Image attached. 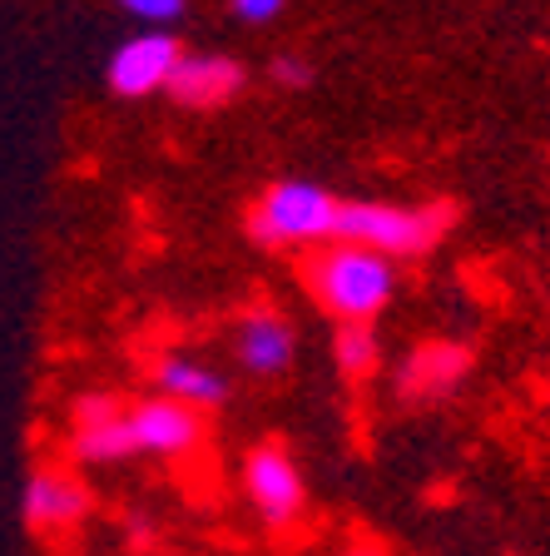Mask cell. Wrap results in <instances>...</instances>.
Returning <instances> with one entry per match:
<instances>
[{
  "label": "cell",
  "mask_w": 550,
  "mask_h": 556,
  "mask_svg": "<svg viewBox=\"0 0 550 556\" xmlns=\"http://www.w3.org/2000/svg\"><path fill=\"white\" fill-rule=\"evenodd\" d=\"M457 224V204H372V199H343L337 214V243H357L367 254L401 264L426 258Z\"/></svg>",
  "instance_id": "3957f363"
},
{
  "label": "cell",
  "mask_w": 550,
  "mask_h": 556,
  "mask_svg": "<svg viewBox=\"0 0 550 556\" xmlns=\"http://www.w3.org/2000/svg\"><path fill=\"white\" fill-rule=\"evenodd\" d=\"M125 397L119 393H80L75 403H69V432H90V428H104V422H115V417H125Z\"/></svg>",
  "instance_id": "5bb4252c"
},
{
  "label": "cell",
  "mask_w": 550,
  "mask_h": 556,
  "mask_svg": "<svg viewBox=\"0 0 550 556\" xmlns=\"http://www.w3.org/2000/svg\"><path fill=\"white\" fill-rule=\"evenodd\" d=\"M229 15H233L239 25H248V30H264V25L283 21L287 5H283V0H233Z\"/></svg>",
  "instance_id": "e0dca14e"
},
{
  "label": "cell",
  "mask_w": 550,
  "mask_h": 556,
  "mask_svg": "<svg viewBox=\"0 0 550 556\" xmlns=\"http://www.w3.org/2000/svg\"><path fill=\"white\" fill-rule=\"evenodd\" d=\"M125 15L139 25H150V30L169 35V25H179L183 15H189V5H183V0H125Z\"/></svg>",
  "instance_id": "2e32d148"
},
{
  "label": "cell",
  "mask_w": 550,
  "mask_h": 556,
  "mask_svg": "<svg viewBox=\"0 0 550 556\" xmlns=\"http://www.w3.org/2000/svg\"><path fill=\"white\" fill-rule=\"evenodd\" d=\"M189 55L179 35H164V30H139L129 40H119L110 65H104V85L110 94L119 100H150V94H164L174 80L179 60Z\"/></svg>",
  "instance_id": "8992f818"
},
{
  "label": "cell",
  "mask_w": 550,
  "mask_h": 556,
  "mask_svg": "<svg viewBox=\"0 0 550 556\" xmlns=\"http://www.w3.org/2000/svg\"><path fill=\"white\" fill-rule=\"evenodd\" d=\"M94 507V492L69 463H35L21 486V517L35 536H55L80 527Z\"/></svg>",
  "instance_id": "5b68a950"
},
{
  "label": "cell",
  "mask_w": 550,
  "mask_h": 556,
  "mask_svg": "<svg viewBox=\"0 0 550 556\" xmlns=\"http://www.w3.org/2000/svg\"><path fill=\"white\" fill-rule=\"evenodd\" d=\"M243 85H248V65L233 55H218V50H204V55H189L179 60V70H174L169 80V100L179 104V110H199V115H214V110H223V104H233L243 94Z\"/></svg>",
  "instance_id": "9c48e42d"
},
{
  "label": "cell",
  "mask_w": 550,
  "mask_h": 556,
  "mask_svg": "<svg viewBox=\"0 0 550 556\" xmlns=\"http://www.w3.org/2000/svg\"><path fill=\"white\" fill-rule=\"evenodd\" d=\"M343 556H392V552H382V546H353V552H343Z\"/></svg>",
  "instance_id": "ac0fdd59"
},
{
  "label": "cell",
  "mask_w": 550,
  "mask_h": 556,
  "mask_svg": "<svg viewBox=\"0 0 550 556\" xmlns=\"http://www.w3.org/2000/svg\"><path fill=\"white\" fill-rule=\"evenodd\" d=\"M129 432H135V452L139 457H164V463H179V457H194L208 438V417L194 413L169 397H139L129 403Z\"/></svg>",
  "instance_id": "52a82bcc"
},
{
  "label": "cell",
  "mask_w": 550,
  "mask_h": 556,
  "mask_svg": "<svg viewBox=\"0 0 550 556\" xmlns=\"http://www.w3.org/2000/svg\"><path fill=\"white\" fill-rule=\"evenodd\" d=\"M333 363L347 382H367L382 363L378 324H337L333 328Z\"/></svg>",
  "instance_id": "4fadbf2b"
},
{
  "label": "cell",
  "mask_w": 550,
  "mask_h": 556,
  "mask_svg": "<svg viewBox=\"0 0 550 556\" xmlns=\"http://www.w3.org/2000/svg\"><path fill=\"white\" fill-rule=\"evenodd\" d=\"M476 368V348L461 338H422L397 368V397L401 403H436L451 397Z\"/></svg>",
  "instance_id": "ba28073f"
},
{
  "label": "cell",
  "mask_w": 550,
  "mask_h": 556,
  "mask_svg": "<svg viewBox=\"0 0 550 556\" xmlns=\"http://www.w3.org/2000/svg\"><path fill=\"white\" fill-rule=\"evenodd\" d=\"M150 388H154V397L183 403L204 417L218 413V407H229V397H233V382L223 378V372L199 363V358H183V353H164V358L154 363Z\"/></svg>",
  "instance_id": "8fae6325"
},
{
  "label": "cell",
  "mask_w": 550,
  "mask_h": 556,
  "mask_svg": "<svg viewBox=\"0 0 550 556\" xmlns=\"http://www.w3.org/2000/svg\"><path fill=\"white\" fill-rule=\"evenodd\" d=\"M298 278H303V293L333 324H378L382 308L397 299V264L337 239L303 254Z\"/></svg>",
  "instance_id": "6da1fadb"
},
{
  "label": "cell",
  "mask_w": 550,
  "mask_h": 556,
  "mask_svg": "<svg viewBox=\"0 0 550 556\" xmlns=\"http://www.w3.org/2000/svg\"><path fill=\"white\" fill-rule=\"evenodd\" d=\"M293 353H298V333L278 308H248L233 324V358L248 378L273 382L293 368Z\"/></svg>",
  "instance_id": "30bf717a"
},
{
  "label": "cell",
  "mask_w": 550,
  "mask_h": 556,
  "mask_svg": "<svg viewBox=\"0 0 550 556\" xmlns=\"http://www.w3.org/2000/svg\"><path fill=\"white\" fill-rule=\"evenodd\" d=\"M337 214H343V199L318 179H273L248 204L243 233L258 249H273V254L278 249L312 254V249L337 239Z\"/></svg>",
  "instance_id": "7a4b0ae2"
},
{
  "label": "cell",
  "mask_w": 550,
  "mask_h": 556,
  "mask_svg": "<svg viewBox=\"0 0 550 556\" xmlns=\"http://www.w3.org/2000/svg\"><path fill=\"white\" fill-rule=\"evenodd\" d=\"M243 492L268 532H293L308 517V482H303L298 457L278 438L253 442L243 452Z\"/></svg>",
  "instance_id": "277c9868"
},
{
  "label": "cell",
  "mask_w": 550,
  "mask_h": 556,
  "mask_svg": "<svg viewBox=\"0 0 550 556\" xmlns=\"http://www.w3.org/2000/svg\"><path fill=\"white\" fill-rule=\"evenodd\" d=\"M129 457H139L135 432H129V407H125V417L104 422V428L69 432L65 438V463L69 467H110V463H129Z\"/></svg>",
  "instance_id": "7c38bea8"
},
{
  "label": "cell",
  "mask_w": 550,
  "mask_h": 556,
  "mask_svg": "<svg viewBox=\"0 0 550 556\" xmlns=\"http://www.w3.org/2000/svg\"><path fill=\"white\" fill-rule=\"evenodd\" d=\"M268 80H273L278 90H308V85L318 80V70H312L308 55H298V50H283V55L268 60Z\"/></svg>",
  "instance_id": "9a60e30c"
}]
</instances>
